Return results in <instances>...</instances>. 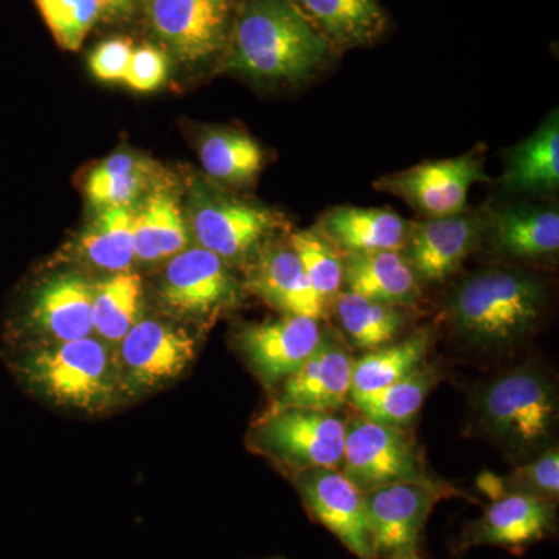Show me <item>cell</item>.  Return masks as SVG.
I'll return each mask as SVG.
<instances>
[{
    "mask_svg": "<svg viewBox=\"0 0 559 559\" xmlns=\"http://www.w3.org/2000/svg\"><path fill=\"white\" fill-rule=\"evenodd\" d=\"M334 57L290 0H241L221 69L271 86H296Z\"/></svg>",
    "mask_w": 559,
    "mask_h": 559,
    "instance_id": "6da1fadb",
    "label": "cell"
},
{
    "mask_svg": "<svg viewBox=\"0 0 559 559\" xmlns=\"http://www.w3.org/2000/svg\"><path fill=\"white\" fill-rule=\"evenodd\" d=\"M546 289L535 275L491 267L476 272L451 290L447 316L455 334L479 349L520 344L538 325Z\"/></svg>",
    "mask_w": 559,
    "mask_h": 559,
    "instance_id": "7a4b0ae2",
    "label": "cell"
},
{
    "mask_svg": "<svg viewBox=\"0 0 559 559\" xmlns=\"http://www.w3.org/2000/svg\"><path fill=\"white\" fill-rule=\"evenodd\" d=\"M474 414L492 443L511 457L527 462L554 444L557 385L538 367H518L477 390Z\"/></svg>",
    "mask_w": 559,
    "mask_h": 559,
    "instance_id": "3957f363",
    "label": "cell"
},
{
    "mask_svg": "<svg viewBox=\"0 0 559 559\" xmlns=\"http://www.w3.org/2000/svg\"><path fill=\"white\" fill-rule=\"evenodd\" d=\"M17 370L47 400L86 412L106 409L123 388L108 345L92 336L33 349Z\"/></svg>",
    "mask_w": 559,
    "mask_h": 559,
    "instance_id": "277c9868",
    "label": "cell"
},
{
    "mask_svg": "<svg viewBox=\"0 0 559 559\" xmlns=\"http://www.w3.org/2000/svg\"><path fill=\"white\" fill-rule=\"evenodd\" d=\"M183 212L190 235L200 248L215 253L229 266H246L264 245L288 227L282 213L241 200L210 179L191 183Z\"/></svg>",
    "mask_w": 559,
    "mask_h": 559,
    "instance_id": "5b68a950",
    "label": "cell"
},
{
    "mask_svg": "<svg viewBox=\"0 0 559 559\" xmlns=\"http://www.w3.org/2000/svg\"><path fill=\"white\" fill-rule=\"evenodd\" d=\"M340 469L362 492L396 481H437L417 440L406 429L381 425L360 414L345 423Z\"/></svg>",
    "mask_w": 559,
    "mask_h": 559,
    "instance_id": "8992f818",
    "label": "cell"
},
{
    "mask_svg": "<svg viewBox=\"0 0 559 559\" xmlns=\"http://www.w3.org/2000/svg\"><path fill=\"white\" fill-rule=\"evenodd\" d=\"M345 423L336 412L289 407L264 414L253 430L255 447L289 473L341 468Z\"/></svg>",
    "mask_w": 559,
    "mask_h": 559,
    "instance_id": "52a82bcc",
    "label": "cell"
},
{
    "mask_svg": "<svg viewBox=\"0 0 559 559\" xmlns=\"http://www.w3.org/2000/svg\"><path fill=\"white\" fill-rule=\"evenodd\" d=\"M488 180L485 146L477 145L462 156L423 162L406 170L389 173L374 180L373 187L400 198L418 215L432 219L465 212L471 189Z\"/></svg>",
    "mask_w": 559,
    "mask_h": 559,
    "instance_id": "ba28073f",
    "label": "cell"
},
{
    "mask_svg": "<svg viewBox=\"0 0 559 559\" xmlns=\"http://www.w3.org/2000/svg\"><path fill=\"white\" fill-rule=\"evenodd\" d=\"M452 495L457 491L440 480L396 481L364 492L374 557L385 559L401 551L417 550L433 507Z\"/></svg>",
    "mask_w": 559,
    "mask_h": 559,
    "instance_id": "9c48e42d",
    "label": "cell"
},
{
    "mask_svg": "<svg viewBox=\"0 0 559 559\" xmlns=\"http://www.w3.org/2000/svg\"><path fill=\"white\" fill-rule=\"evenodd\" d=\"M151 27L186 62L223 58L234 22V0H143Z\"/></svg>",
    "mask_w": 559,
    "mask_h": 559,
    "instance_id": "30bf717a",
    "label": "cell"
},
{
    "mask_svg": "<svg viewBox=\"0 0 559 559\" xmlns=\"http://www.w3.org/2000/svg\"><path fill=\"white\" fill-rule=\"evenodd\" d=\"M160 299L182 318L205 320L234 308L241 288L226 261L209 250L189 248L168 263Z\"/></svg>",
    "mask_w": 559,
    "mask_h": 559,
    "instance_id": "8fae6325",
    "label": "cell"
},
{
    "mask_svg": "<svg viewBox=\"0 0 559 559\" xmlns=\"http://www.w3.org/2000/svg\"><path fill=\"white\" fill-rule=\"evenodd\" d=\"M311 520L329 530L342 546L358 559H377L364 492L356 488L337 468H312L293 474Z\"/></svg>",
    "mask_w": 559,
    "mask_h": 559,
    "instance_id": "7c38bea8",
    "label": "cell"
},
{
    "mask_svg": "<svg viewBox=\"0 0 559 559\" xmlns=\"http://www.w3.org/2000/svg\"><path fill=\"white\" fill-rule=\"evenodd\" d=\"M117 353L121 385L146 392L167 384L194 358L193 337L159 320H139L120 342Z\"/></svg>",
    "mask_w": 559,
    "mask_h": 559,
    "instance_id": "4fadbf2b",
    "label": "cell"
},
{
    "mask_svg": "<svg viewBox=\"0 0 559 559\" xmlns=\"http://www.w3.org/2000/svg\"><path fill=\"white\" fill-rule=\"evenodd\" d=\"M322 333V320L282 314V318L242 326L237 334V345L253 373L272 388L310 358Z\"/></svg>",
    "mask_w": 559,
    "mask_h": 559,
    "instance_id": "5bb4252c",
    "label": "cell"
},
{
    "mask_svg": "<svg viewBox=\"0 0 559 559\" xmlns=\"http://www.w3.org/2000/svg\"><path fill=\"white\" fill-rule=\"evenodd\" d=\"M353 364L344 337L336 329H323L310 358L282 382L277 399L264 414L289 407L340 411L349 399Z\"/></svg>",
    "mask_w": 559,
    "mask_h": 559,
    "instance_id": "9a60e30c",
    "label": "cell"
},
{
    "mask_svg": "<svg viewBox=\"0 0 559 559\" xmlns=\"http://www.w3.org/2000/svg\"><path fill=\"white\" fill-rule=\"evenodd\" d=\"M557 502L524 495H503L492 499L479 520L463 528L455 550L499 547L521 554L533 544L557 532Z\"/></svg>",
    "mask_w": 559,
    "mask_h": 559,
    "instance_id": "2e32d148",
    "label": "cell"
},
{
    "mask_svg": "<svg viewBox=\"0 0 559 559\" xmlns=\"http://www.w3.org/2000/svg\"><path fill=\"white\" fill-rule=\"evenodd\" d=\"M485 210L412 223L403 253L421 283L452 277L484 246Z\"/></svg>",
    "mask_w": 559,
    "mask_h": 559,
    "instance_id": "e0dca14e",
    "label": "cell"
},
{
    "mask_svg": "<svg viewBox=\"0 0 559 559\" xmlns=\"http://www.w3.org/2000/svg\"><path fill=\"white\" fill-rule=\"evenodd\" d=\"M246 288L285 316L329 319L288 238L272 240L246 264Z\"/></svg>",
    "mask_w": 559,
    "mask_h": 559,
    "instance_id": "ac0fdd59",
    "label": "cell"
},
{
    "mask_svg": "<svg viewBox=\"0 0 559 559\" xmlns=\"http://www.w3.org/2000/svg\"><path fill=\"white\" fill-rule=\"evenodd\" d=\"M484 210V245L492 252L525 261L557 255L559 212L554 205L511 204Z\"/></svg>",
    "mask_w": 559,
    "mask_h": 559,
    "instance_id": "d6986e66",
    "label": "cell"
},
{
    "mask_svg": "<svg viewBox=\"0 0 559 559\" xmlns=\"http://www.w3.org/2000/svg\"><path fill=\"white\" fill-rule=\"evenodd\" d=\"M92 300L94 285L86 278L72 272L57 275L33 294L28 325L55 344L84 340L94 334Z\"/></svg>",
    "mask_w": 559,
    "mask_h": 559,
    "instance_id": "ffe728a7",
    "label": "cell"
},
{
    "mask_svg": "<svg viewBox=\"0 0 559 559\" xmlns=\"http://www.w3.org/2000/svg\"><path fill=\"white\" fill-rule=\"evenodd\" d=\"M334 55L370 47L388 31L380 0H290Z\"/></svg>",
    "mask_w": 559,
    "mask_h": 559,
    "instance_id": "44dd1931",
    "label": "cell"
},
{
    "mask_svg": "<svg viewBox=\"0 0 559 559\" xmlns=\"http://www.w3.org/2000/svg\"><path fill=\"white\" fill-rule=\"evenodd\" d=\"M316 227L342 255H347L380 250L403 252L412 223L389 209L340 205L326 210Z\"/></svg>",
    "mask_w": 559,
    "mask_h": 559,
    "instance_id": "7402d4cb",
    "label": "cell"
},
{
    "mask_svg": "<svg viewBox=\"0 0 559 559\" xmlns=\"http://www.w3.org/2000/svg\"><path fill=\"white\" fill-rule=\"evenodd\" d=\"M409 260L399 250L344 255V290L400 308H415L423 299Z\"/></svg>",
    "mask_w": 559,
    "mask_h": 559,
    "instance_id": "603a6c76",
    "label": "cell"
},
{
    "mask_svg": "<svg viewBox=\"0 0 559 559\" xmlns=\"http://www.w3.org/2000/svg\"><path fill=\"white\" fill-rule=\"evenodd\" d=\"M135 260L143 263L173 259L189 249L190 229L178 198L165 189L145 198L132 221Z\"/></svg>",
    "mask_w": 559,
    "mask_h": 559,
    "instance_id": "cb8c5ba5",
    "label": "cell"
},
{
    "mask_svg": "<svg viewBox=\"0 0 559 559\" xmlns=\"http://www.w3.org/2000/svg\"><path fill=\"white\" fill-rule=\"evenodd\" d=\"M511 193H555L559 187V120L555 109L543 124L507 156L500 178Z\"/></svg>",
    "mask_w": 559,
    "mask_h": 559,
    "instance_id": "d4e9b609",
    "label": "cell"
},
{
    "mask_svg": "<svg viewBox=\"0 0 559 559\" xmlns=\"http://www.w3.org/2000/svg\"><path fill=\"white\" fill-rule=\"evenodd\" d=\"M198 153L209 179L230 189H245L255 183L266 160L259 142L234 128H213L204 132Z\"/></svg>",
    "mask_w": 559,
    "mask_h": 559,
    "instance_id": "484cf974",
    "label": "cell"
},
{
    "mask_svg": "<svg viewBox=\"0 0 559 559\" xmlns=\"http://www.w3.org/2000/svg\"><path fill=\"white\" fill-rule=\"evenodd\" d=\"M433 341L436 331L426 326L404 341L392 342L355 360L348 400L370 395L406 378L426 362Z\"/></svg>",
    "mask_w": 559,
    "mask_h": 559,
    "instance_id": "4316f807",
    "label": "cell"
},
{
    "mask_svg": "<svg viewBox=\"0 0 559 559\" xmlns=\"http://www.w3.org/2000/svg\"><path fill=\"white\" fill-rule=\"evenodd\" d=\"M403 310L349 290H342L331 307L344 341L349 347L367 352L385 347L396 340L407 322Z\"/></svg>",
    "mask_w": 559,
    "mask_h": 559,
    "instance_id": "83f0119b",
    "label": "cell"
},
{
    "mask_svg": "<svg viewBox=\"0 0 559 559\" xmlns=\"http://www.w3.org/2000/svg\"><path fill=\"white\" fill-rule=\"evenodd\" d=\"M154 164L132 153H116L91 171L86 197L98 210L134 207L153 183Z\"/></svg>",
    "mask_w": 559,
    "mask_h": 559,
    "instance_id": "f1b7e54d",
    "label": "cell"
},
{
    "mask_svg": "<svg viewBox=\"0 0 559 559\" xmlns=\"http://www.w3.org/2000/svg\"><path fill=\"white\" fill-rule=\"evenodd\" d=\"M439 381L440 371L437 367L425 362L403 380L370 395L349 401L362 417L381 425L406 429L417 418L430 390L436 388Z\"/></svg>",
    "mask_w": 559,
    "mask_h": 559,
    "instance_id": "f546056e",
    "label": "cell"
},
{
    "mask_svg": "<svg viewBox=\"0 0 559 559\" xmlns=\"http://www.w3.org/2000/svg\"><path fill=\"white\" fill-rule=\"evenodd\" d=\"M143 285L131 271L116 272L94 285L92 326L106 345L119 347L123 337L139 322Z\"/></svg>",
    "mask_w": 559,
    "mask_h": 559,
    "instance_id": "4dcf8cb0",
    "label": "cell"
},
{
    "mask_svg": "<svg viewBox=\"0 0 559 559\" xmlns=\"http://www.w3.org/2000/svg\"><path fill=\"white\" fill-rule=\"evenodd\" d=\"M132 221L134 207L98 210L80 237V250L87 263L112 274L130 271L135 261Z\"/></svg>",
    "mask_w": 559,
    "mask_h": 559,
    "instance_id": "1f68e13d",
    "label": "cell"
},
{
    "mask_svg": "<svg viewBox=\"0 0 559 559\" xmlns=\"http://www.w3.org/2000/svg\"><path fill=\"white\" fill-rule=\"evenodd\" d=\"M288 240L299 255L323 310L330 316L334 300L344 290V255L316 226L290 231Z\"/></svg>",
    "mask_w": 559,
    "mask_h": 559,
    "instance_id": "d6a6232c",
    "label": "cell"
},
{
    "mask_svg": "<svg viewBox=\"0 0 559 559\" xmlns=\"http://www.w3.org/2000/svg\"><path fill=\"white\" fill-rule=\"evenodd\" d=\"M479 487L489 498L503 495H524L558 502L559 495V451L551 444L536 457L527 460L507 476H489L479 479Z\"/></svg>",
    "mask_w": 559,
    "mask_h": 559,
    "instance_id": "836d02e7",
    "label": "cell"
},
{
    "mask_svg": "<svg viewBox=\"0 0 559 559\" xmlns=\"http://www.w3.org/2000/svg\"><path fill=\"white\" fill-rule=\"evenodd\" d=\"M47 27L62 49L76 51L100 20L102 0H35Z\"/></svg>",
    "mask_w": 559,
    "mask_h": 559,
    "instance_id": "e575fe53",
    "label": "cell"
},
{
    "mask_svg": "<svg viewBox=\"0 0 559 559\" xmlns=\"http://www.w3.org/2000/svg\"><path fill=\"white\" fill-rule=\"evenodd\" d=\"M167 76V55L156 47L142 46L132 50L123 83L132 91L153 92L159 90Z\"/></svg>",
    "mask_w": 559,
    "mask_h": 559,
    "instance_id": "d590c367",
    "label": "cell"
},
{
    "mask_svg": "<svg viewBox=\"0 0 559 559\" xmlns=\"http://www.w3.org/2000/svg\"><path fill=\"white\" fill-rule=\"evenodd\" d=\"M132 50V43L127 38H114L98 44L90 57L91 72L102 81H123Z\"/></svg>",
    "mask_w": 559,
    "mask_h": 559,
    "instance_id": "8d00e7d4",
    "label": "cell"
},
{
    "mask_svg": "<svg viewBox=\"0 0 559 559\" xmlns=\"http://www.w3.org/2000/svg\"><path fill=\"white\" fill-rule=\"evenodd\" d=\"M105 11H109L114 16H128L134 9V0H102Z\"/></svg>",
    "mask_w": 559,
    "mask_h": 559,
    "instance_id": "74e56055",
    "label": "cell"
},
{
    "mask_svg": "<svg viewBox=\"0 0 559 559\" xmlns=\"http://www.w3.org/2000/svg\"><path fill=\"white\" fill-rule=\"evenodd\" d=\"M385 559H423L418 555V550L401 551V554L392 555Z\"/></svg>",
    "mask_w": 559,
    "mask_h": 559,
    "instance_id": "f35d334b",
    "label": "cell"
},
{
    "mask_svg": "<svg viewBox=\"0 0 559 559\" xmlns=\"http://www.w3.org/2000/svg\"><path fill=\"white\" fill-rule=\"evenodd\" d=\"M142 2H143V0H142Z\"/></svg>",
    "mask_w": 559,
    "mask_h": 559,
    "instance_id": "ab89813d",
    "label": "cell"
}]
</instances>
